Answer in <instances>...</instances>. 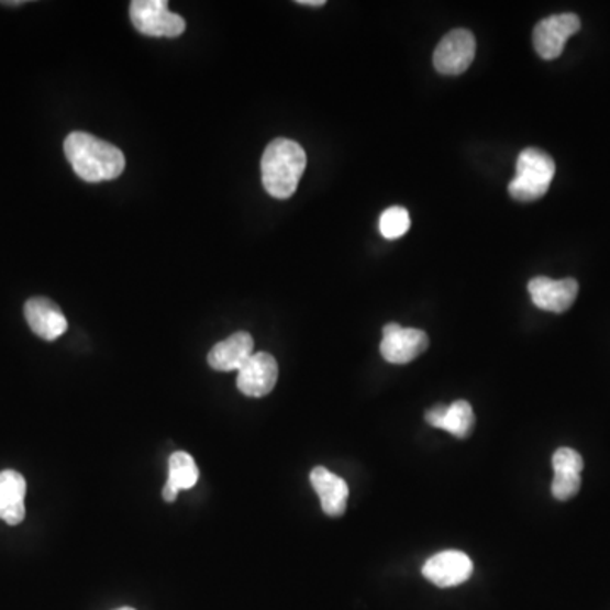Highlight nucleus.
Masks as SVG:
<instances>
[{
	"instance_id": "obj_1",
	"label": "nucleus",
	"mask_w": 610,
	"mask_h": 610,
	"mask_svg": "<svg viewBox=\"0 0 610 610\" xmlns=\"http://www.w3.org/2000/svg\"><path fill=\"white\" fill-rule=\"evenodd\" d=\"M64 149L75 174L89 184L114 180L126 168L121 149L89 133L75 131L68 134Z\"/></svg>"
},
{
	"instance_id": "obj_2",
	"label": "nucleus",
	"mask_w": 610,
	"mask_h": 610,
	"mask_svg": "<svg viewBox=\"0 0 610 610\" xmlns=\"http://www.w3.org/2000/svg\"><path fill=\"white\" fill-rule=\"evenodd\" d=\"M308 165V156L296 141H271L262 158L263 187L275 199H289L299 187L300 177Z\"/></svg>"
},
{
	"instance_id": "obj_3",
	"label": "nucleus",
	"mask_w": 610,
	"mask_h": 610,
	"mask_svg": "<svg viewBox=\"0 0 610 610\" xmlns=\"http://www.w3.org/2000/svg\"><path fill=\"white\" fill-rule=\"evenodd\" d=\"M556 165L552 156L543 149L528 148L515 163V177L509 184L512 199L533 202L541 199L552 186Z\"/></svg>"
},
{
	"instance_id": "obj_4",
	"label": "nucleus",
	"mask_w": 610,
	"mask_h": 610,
	"mask_svg": "<svg viewBox=\"0 0 610 610\" xmlns=\"http://www.w3.org/2000/svg\"><path fill=\"white\" fill-rule=\"evenodd\" d=\"M130 15L133 26L149 37H178L187 27L181 15L168 11L167 0H134Z\"/></svg>"
},
{
	"instance_id": "obj_5",
	"label": "nucleus",
	"mask_w": 610,
	"mask_h": 610,
	"mask_svg": "<svg viewBox=\"0 0 610 610\" xmlns=\"http://www.w3.org/2000/svg\"><path fill=\"white\" fill-rule=\"evenodd\" d=\"M477 53V41L468 30L447 33L434 49V68L443 75H462L470 68Z\"/></svg>"
},
{
	"instance_id": "obj_6",
	"label": "nucleus",
	"mask_w": 610,
	"mask_h": 610,
	"mask_svg": "<svg viewBox=\"0 0 610 610\" xmlns=\"http://www.w3.org/2000/svg\"><path fill=\"white\" fill-rule=\"evenodd\" d=\"M581 27L577 14H555L543 19L534 27L533 43L537 55L543 59H555L565 49L566 41L578 33Z\"/></svg>"
},
{
	"instance_id": "obj_7",
	"label": "nucleus",
	"mask_w": 610,
	"mask_h": 610,
	"mask_svg": "<svg viewBox=\"0 0 610 610\" xmlns=\"http://www.w3.org/2000/svg\"><path fill=\"white\" fill-rule=\"evenodd\" d=\"M428 344H430V337L424 331L402 328L396 322H390L384 328L380 353L385 362L406 365L421 356L428 350Z\"/></svg>"
},
{
	"instance_id": "obj_8",
	"label": "nucleus",
	"mask_w": 610,
	"mask_h": 610,
	"mask_svg": "<svg viewBox=\"0 0 610 610\" xmlns=\"http://www.w3.org/2000/svg\"><path fill=\"white\" fill-rule=\"evenodd\" d=\"M529 296L536 308L547 312L568 311L578 296V281L575 278L553 280L547 277H536L528 284Z\"/></svg>"
},
{
	"instance_id": "obj_9",
	"label": "nucleus",
	"mask_w": 610,
	"mask_h": 610,
	"mask_svg": "<svg viewBox=\"0 0 610 610\" xmlns=\"http://www.w3.org/2000/svg\"><path fill=\"white\" fill-rule=\"evenodd\" d=\"M472 574H474V563H472L470 556L455 552V550L437 553L422 566V575L431 584L441 588L465 584Z\"/></svg>"
},
{
	"instance_id": "obj_10",
	"label": "nucleus",
	"mask_w": 610,
	"mask_h": 610,
	"mask_svg": "<svg viewBox=\"0 0 610 610\" xmlns=\"http://www.w3.org/2000/svg\"><path fill=\"white\" fill-rule=\"evenodd\" d=\"M278 380L277 359L268 353H255L237 371V389L246 397L268 396Z\"/></svg>"
},
{
	"instance_id": "obj_11",
	"label": "nucleus",
	"mask_w": 610,
	"mask_h": 610,
	"mask_svg": "<svg viewBox=\"0 0 610 610\" xmlns=\"http://www.w3.org/2000/svg\"><path fill=\"white\" fill-rule=\"evenodd\" d=\"M27 324L36 336L45 341H55L68 330V321L58 303L46 297H33L24 306Z\"/></svg>"
},
{
	"instance_id": "obj_12",
	"label": "nucleus",
	"mask_w": 610,
	"mask_h": 610,
	"mask_svg": "<svg viewBox=\"0 0 610 610\" xmlns=\"http://www.w3.org/2000/svg\"><path fill=\"white\" fill-rule=\"evenodd\" d=\"M253 355H255V341L252 334L240 331L215 344L209 352L208 362L215 371H240Z\"/></svg>"
},
{
	"instance_id": "obj_13",
	"label": "nucleus",
	"mask_w": 610,
	"mask_h": 610,
	"mask_svg": "<svg viewBox=\"0 0 610 610\" xmlns=\"http://www.w3.org/2000/svg\"><path fill=\"white\" fill-rule=\"evenodd\" d=\"M311 484L321 500L322 511L331 518H340L348 506V484L324 466H315L311 472Z\"/></svg>"
},
{
	"instance_id": "obj_14",
	"label": "nucleus",
	"mask_w": 610,
	"mask_h": 610,
	"mask_svg": "<svg viewBox=\"0 0 610 610\" xmlns=\"http://www.w3.org/2000/svg\"><path fill=\"white\" fill-rule=\"evenodd\" d=\"M428 424L446 431L458 440L470 436L475 428V414L470 402L456 400L452 406H437L425 412Z\"/></svg>"
},
{
	"instance_id": "obj_15",
	"label": "nucleus",
	"mask_w": 610,
	"mask_h": 610,
	"mask_svg": "<svg viewBox=\"0 0 610 610\" xmlns=\"http://www.w3.org/2000/svg\"><path fill=\"white\" fill-rule=\"evenodd\" d=\"M26 478L15 470L0 472V519L18 525L26 518Z\"/></svg>"
},
{
	"instance_id": "obj_16",
	"label": "nucleus",
	"mask_w": 610,
	"mask_h": 610,
	"mask_svg": "<svg viewBox=\"0 0 610 610\" xmlns=\"http://www.w3.org/2000/svg\"><path fill=\"white\" fill-rule=\"evenodd\" d=\"M199 481V468L189 453L177 452L168 462V480L163 487V499L175 502L180 490H189Z\"/></svg>"
},
{
	"instance_id": "obj_17",
	"label": "nucleus",
	"mask_w": 610,
	"mask_h": 610,
	"mask_svg": "<svg viewBox=\"0 0 610 610\" xmlns=\"http://www.w3.org/2000/svg\"><path fill=\"white\" fill-rule=\"evenodd\" d=\"M411 228V215L403 208H389L380 215L378 230L385 240H399Z\"/></svg>"
},
{
	"instance_id": "obj_18",
	"label": "nucleus",
	"mask_w": 610,
	"mask_h": 610,
	"mask_svg": "<svg viewBox=\"0 0 610 610\" xmlns=\"http://www.w3.org/2000/svg\"><path fill=\"white\" fill-rule=\"evenodd\" d=\"M553 470L555 474L581 475L584 458L572 447H559L558 452L553 455Z\"/></svg>"
},
{
	"instance_id": "obj_19",
	"label": "nucleus",
	"mask_w": 610,
	"mask_h": 610,
	"mask_svg": "<svg viewBox=\"0 0 610 610\" xmlns=\"http://www.w3.org/2000/svg\"><path fill=\"white\" fill-rule=\"evenodd\" d=\"M581 487V475L555 474L552 484V493L556 500H569L577 496Z\"/></svg>"
},
{
	"instance_id": "obj_20",
	"label": "nucleus",
	"mask_w": 610,
	"mask_h": 610,
	"mask_svg": "<svg viewBox=\"0 0 610 610\" xmlns=\"http://www.w3.org/2000/svg\"><path fill=\"white\" fill-rule=\"evenodd\" d=\"M297 4L311 5V8H322L325 4L324 0H299Z\"/></svg>"
},
{
	"instance_id": "obj_21",
	"label": "nucleus",
	"mask_w": 610,
	"mask_h": 610,
	"mask_svg": "<svg viewBox=\"0 0 610 610\" xmlns=\"http://www.w3.org/2000/svg\"><path fill=\"white\" fill-rule=\"evenodd\" d=\"M2 4H4V5H23L24 2H21V0H19V2H2Z\"/></svg>"
},
{
	"instance_id": "obj_22",
	"label": "nucleus",
	"mask_w": 610,
	"mask_h": 610,
	"mask_svg": "<svg viewBox=\"0 0 610 610\" xmlns=\"http://www.w3.org/2000/svg\"><path fill=\"white\" fill-rule=\"evenodd\" d=\"M114 610H136V609H133V607H119V609H114Z\"/></svg>"
}]
</instances>
